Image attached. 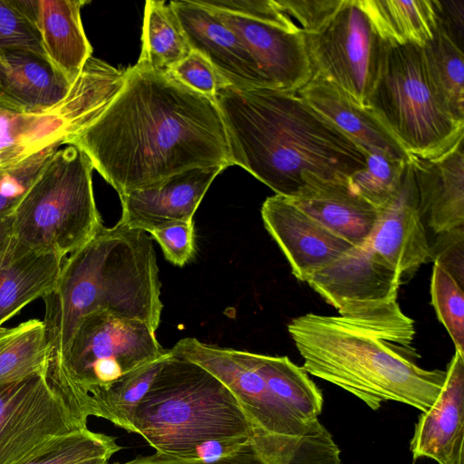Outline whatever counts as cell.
Listing matches in <instances>:
<instances>
[{
	"label": "cell",
	"mask_w": 464,
	"mask_h": 464,
	"mask_svg": "<svg viewBox=\"0 0 464 464\" xmlns=\"http://www.w3.org/2000/svg\"><path fill=\"white\" fill-rule=\"evenodd\" d=\"M63 145L83 151L120 197L188 169L230 166L216 102L169 72L137 64L104 110Z\"/></svg>",
	"instance_id": "cell-1"
},
{
	"label": "cell",
	"mask_w": 464,
	"mask_h": 464,
	"mask_svg": "<svg viewBox=\"0 0 464 464\" xmlns=\"http://www.w3.org/2000/svg\"><path fill=\"white\" fill-rule=\"evenodd\" d=\"M287 330L307 373L352 393L373 411L394 401L425 412L443 387L446 371L416 363L414 322L397 301L353 315L305 314L292 319Z\"/></svg>",
	"instance_id": "cell-2"
},
{
	"label": "cell",
	"mask_w": 464,
	"mask_h": 464,
	"mask_svg": "<svg viewBox=\"0 0 464 464\" xmlns=\"http://www.w3.org/2000/svg\"><path fill=\"white\" fill-rule=\"evenodd\" d=\"M215 102L237 165L276 195L294 198L312 173L348 179L365 167L366 154L297 93L240 88L226 81Z\"/></svg>",
	"instance_id": "cell-3"
},
{
	"label": "cell",
	"mask_w": 464,
	"mask_h": 464,
	"mask_svg": "<svg viewBox=\"0 0 464 464\" xmlns=\"http://www.w3.org/2000/svg\"><path fill=\"white\" fill-rule=\"evenodd\" d=\"M43 299L52 353H62L80 320L97 311L142 321L156 331L163 304L152 237L120 221L102 226L63 262L54 288Z\"/></svg>",
	"instance_id": "cell-4"
},
{
	"label": "cell",
	"mask_w": 464,
	"mask_h": 464,
	"mask_svg": "<svg viewBox=\"0 0 464 464\" xmlns=\"http://www.w3.org/2000/svg\"><path fill=\"white\" fill-rule=\"evenodd\" d=\"M130 428L156 452L184 460H190L205 442L252 440L253 435L232 392L198 364L173 353L135 408Z\"/></svg>",
	"instance_id": "cell-5"
},
{
	"label": "cell",
	"mask_w": 464,
	"mask_h": 464,
	"mask_svg": "<svg viewBox=\"0 0 464 464\" xmlns=\"http://www.w3.org/2000/svg\"><path fill=\"white\" fill-rule=\"evenodd\" d=\"M169 352L148 324L97 311L80 320L62 353H51L46 378L71 409L88 420L115 383Z\"/></svg>",
	"instance_id": "cell-6"
},
{
	"label": "cell",
	"mask_w": 464,
	"mask_h": 464,
	"mask_svg": "<svg viewBox=\"0 0 464 464\" xmlns=\"http://www.w3.org/2000/svg\"><path fill=\"white\" fill-rule=\"evenodd\" d=\"M93 166L73 145L56 150L13 214V236L35 252L63 259L103 226L96 207Z\"/></svg>",
	"instance_id": "cell-7"
},
{
	"label": "cell",
	"mask_w": 464,
	"mask_h": 464,
	"mask_svg": "<svg viewBox=\"0 0 464 464\" xmlns=\"http://www.w3.org/2000/svg\"><path fill=\"white\" fill-rule=\"evenodd\" d=\"M368 106L408 154L435 159L463 142L464 122L438 97L420 46L387 43Z\"/></svg>",
	"instance_id": "cell-8"
},
{
	"label": "cell",
	"mask_w": 464,
	"mask_h": 464,
	"mask_svg": "<svg viewBox=\"0 0 464 464\" xmlns=\"http://www.w3.org/2000/svg\"><path fill=\"white\" fill-rule=\"evenodd\" d=\"M170 350L209 372L236 396L252 426V447L260 464L290 462L312 424L297 420L272 393L256 353L221 348L194 337L179 340Z\"/></svg>",
	"instance_id": "cell-9"
},
{
	"label": "cell",
	"mask_w": 464,
	"mask_h": 464,
	"mask_svg": "<svg viewBox=\"0 0 464 464\" xmlns=\"http://www.w3.org/2000/svg\"><path fill=\"white\" fill-rule=\"evenodd\" d=\"M303 36L313 75L368 106L387 43L375 33L357 0H345L324 27Z\"/></svg>",
	"instance_id": "cell-10"
},
{
	"label": "cell",
	"mask_w": 464,
	"mask_h": 464,
	"mask_svg": "<svg viewBox=\"0 0 464 464\" xmlns=\"http://www.w3.org/2000/svg\"><path fill=\"white\" fill-rule=\"evenodd\" d=\"M87 429L50 385L46 369L0 384V464H21L51 440Z\"/></svg>",
	"instance_id": "cell-11"
},
{
	"label": "cell",
	"mask_w": 464,
	"mask_h": 464,
	"mask_svg": "<svg viewBox=\"0 0 464 464\" xmlns=\"http://www.w3.org/2000/svg\"><path fill=\"white\" fill-rule=\"evenodd\" d=\"M339 314L353 315L397 301L398 272L364 243L310 274L304 280Z\"/></svg>",
	"instance_id": "cell-12"
},
{
	"label": "cell",
	"mask_w": 464,
	"mask_h": 464,
	"mask_svg": "<svg viewBox=\"0 0 464 464\" xmlns=\"http://www.w3.org/2000/svg\"><path fill=\"white\" fill-rule=\"evenodd\" d=\"M192 51L204 56L229 84L271 87L242 39L209 8L195 0L169 2Z\"/></svg>",
	"instance_id": "cell-13"
},
{
	"label": "cell",
	"mask_w": 464,
	"mask_h": 464,
	"mask_svg": "<svg viewBox=\"0 0 464 464\" xmlns=\"http://www.w3.org/2000/svg\"><path fill=\"white\" fill-rule=\"evenodd\" d=\"M264 226L300 281L335 260L352 246L298 208L290 198L268 197L261 208Z\"/></svg>",
	"instance_id": "cell-14"
},
{
	"label": "cell",
	"mask_w": 464,
	"mask_h": 464,
	"mask_svg": "<svg viewBox=\"0 0 464 464\" xmlns=\"http://www.w3.org/2000/svg\"><path fill=\"white\" fill-rule=\"evenodd\" d=\"M365 244L398 272L401 283L430 261V244L408 162L400 189L378 209L377 221Z\"/></svg>",
	"instance_id": "cell-15"
},
{
	"label": "cell",
	"mask_w": 464,
	"mask_h": 464,
	"mask_svg": "<svg viewBox=\"0 0 464 464\" xmlns=\"http://www.w3.org/2000/svg\"><path fill=\"white\" fill-rule=\"evenodd\" d=\"M222 166L195 168L121 196L124 225L150 233L171 223L192 221Z\"/></svg>",
	"instance_id": "cell-16"
},
{
	"label": "cell",
	"mask_w": 464,
	"mask_h": 464,
	"mask_svg": "<svg viewBox=\"0 0 464 464\" xmlns=\"http://www.w3.org/2000/svg\"><path fill=\"white\" fill-rule=\"evenodd\" d=\"M212 11L242 39L271 90L297 93L312 78L302 32L292 33L252 19Z\"/></svg>",
	"instance_id": "cell-17"
},
{
	"label": "cell",
	"mask_w": 464,
	"mask_h": 464,
	"mask_svg": "<svg viewBox=\"0 0 464 464\" xmlns=\"http://www.w3.org/2000/svg\"><path fill=\"white\" fill-rule=\"evenodd\" d=\"M464 355L455 353L440 393L415 424L410 450L413 461L429 458L438 464H464Z\"/></svg>",
	"instance_id": "cell-18"
},
{
	"label": "cell",
	"mask_w": 464,
	"mask_h": 464,
	"mask_svg": "<svg viewBox=\"0 0 464 464\" xmlns=\"http://www.w3.org/2000/svg\"><path fill=\"white\" fill-rule=\"evenodd\" d=\"M72 83L43 54L0 49V109L17 114L46 112L69 94Z\"/></svg>",
	"instance_id": "cell-19"
},
{
	"label": "cell",
	"mask_w": 464,
	"mask_h": 464,
	"mask_svg": "<svg viewBox=\"0 0 464 464\" xmlns=\"http://www.w3.org/2000/svg\"><path fill=\"white\" fill-rule=\"evenodd\" d=\"M421 219L436 235L464 227L463 142L449 152L408 160Z\"/></svg>",
	"instance_id": "cell-20"
},
{
	"label": "cell",
	"mask_w": 464,
	"mask_h": 464,
	"mask_svg": "<svg viewBox=\"0 0 464 464\" xmlns=\"http://www.w3.org/2000/svg\"><path fill=\"white\" fill-rule=\"evenodd\" d=\"M297 94L331 121L366 154L408 160L410 154L369 106L362 105L334 83L313 75Z\"/></svg>",
	"instance_id": "cell-21"
},
{
	"label": "cell",
	"mask_w": 464,
	"mask_h": 464,
	"mask_svg": "<svg viewBox=\"0 0 464 464\" xmlns=\"http://www.w3.org/2000/svg\"><path fill=\"white\" fill-rule=\"evenodd\" d=\"M348 179H327L306 173L303 187L290 199L333 233L357 246L370 237L378 209L351 189Z\"/></svg>",
	"instance_id": "cell-22"
},
{
	"label": "cell",
	"mask_w": 464,
	"mask_h": 464,
	"mask_svg": "<svg viewBox=\"0 0 464 464\" xmlns=\"http://www.w3.org/2000/svg\"><path fill=\"white\" fill-rule=\"evenodd\" d=\"M85 0H34V19L52 64L73 83L92 57L81 10Z\"/></svg>",
	"instance_id": "cell-23"
},
{
	"label": "cell",
	"mask_w": 464,
	"mask_h": 464,
	"mask_svg": "<svg viewBox=\"0 0 464 464\" xmlns=\"http://www.w3.org/2000/svg\"><path fill=\"white\" fill-rule=\"evenodd\" d=\"M63 259L42 254L12 236L0 257V328L55 286Z\"/></svg>",
	"instance_id": "cell-24"
},
{
	"label": "cell",
	"mask_w": 464,
	"mask_h": 464,
	"mask_svg": "<svg viewBox=\"0 0 464 464\" xmlns=\"http://www.w3.org/2000/svg\"><path fill=\"white\" fill-rule=\"evenodd\" d=\"M375 33L386 43L423 47L439 24V0H357Z\"/></svg>",
	"instance_id": "cell-25"
},
{
	"label": "cell",
	"mask_w": 464,
	"mask_h": 464,
	"mask_svg": "<svg viewBox=\"0 0 464 464\" xmlns=\"http://www.w3.org/2000/svg\"><path fill=\"white\" fill-rule=\"evenodd\" d=\"M256 361L269 390L297 420L305 426L318 420L323 394L302 367L287 356L256 353Z\"/></svg>",
	"instance_id": "cell-26"
},
{
	"label": "cell",
	"mask_w": 464,
	"mask_h": 464,
	"mask_svg": "<svg viewBox=\"0 0 464 464\" xmlns=\"http://www.w3.org/2000/svg\"><path fill=\"white\" fill-rule=\"evenodd\" d=\"M141 44L136 64L160 72L170 71L192 51L170 4L165 1L145 3Z\"/></svg>",
	"instance_id": "cell-27"
},
{
	"label": "cell",
	"mask_w": 464,
	"mask_h": 464,
	"mask_svg": "<svg viewBox=\"0 0 464 464\" xmlns=\"http://www.w3.org/2000/svg\"><path fill=\"white\" fill-rule=\"evenodd\" d=\"M429 77L444 107L464 122V63L462 47L439 23L422 47Z\"/></svg>",
	"instance_id": "cell-28"
},
{
	"label": "cell",
	"mask_w": 464,
	"mask_h": 464,
	"mask_svg": "<svg viewBox=\"0 0 464 464\" xmlns=\"http://www.w3.org/2000/svg\"><path fill=\"white\" fill-rule=\"evenodd\" d=\"M50 355L43 321L31 319L14 327H1L0 384L44 371Z\"/></svg>",
	"instance_id": "cell-29"
},
{
	"label": "cell",
	"mask_w": 464,
	"mask_h": 464,
	"mask_svg": "<svg viewBox=\"0 0 464 464\" xmlns=\"http://www.w3.org/2000/svg\"><path fill=\"white\" fill-rule=\"evenodd\" d=\"M169 352L130 373L108 390L97 401L93 416L102 418L130 432L131 415L161 370Z\"/></svg>",
	"instance_id": "cell-30"
},
{
	"label": "cell",
	"mask_w": 464,
	"mask_h": 464,
	"mask_svg": "<svg viewBox=\"0 0 464 464\" xmlns=\"http://www.w3.org/2000/svg\"><path fill=\"white\" fill-rule=\"evenodd\" d=\"M408 160L381 153L368 154L365 167L349 177V186L355 194L379 209L400 189Z\"/></svg>",
	"instance_id": "cell-31"
},
{
	"label": "cell",
	"mask_w": 464,
	"mask_h": 464,
	"mask_svg": "<svg viewBox=\"0 0 464 464\" xmlns=\"http://www.w3.org/2000/svg\"><path fill=\"white\" fill-rule=\"evenodd\" d=\"M121 449L114 437L87 428L51 440L21 464H74L96 456H113Z\"/></svg>",
	"instance_id": "cell-32"
},
{
	"label": "cell",
	"mask_w": 464,
	"mask_h": 464,
	"mask_svg": "<svg viewBox=\"0 0 464 464\" xmlns=\"http://www.w3.org/2000/svg\"><path fill=\"white\" fill-rule=\"evenodd\" d=\"M430 295L437 316L453 341L456 352L464 355L463 287L437 262L432 267Z\"/></svg>",
	"instance_id": "cell-33"
},
{
	"label": "cell",
	"mask_w": 464,
	"mask_h": 464,
	"mask_svg": "<svg viewBox=\"0 0 464 464\" xmlns=\"http://www.w3.org/2000/svg\"><path fill=\"white\" fill-rule=\"evenodd\" d=\"M62 146L51 144L28 157L0 168V219L14 214L42 168Z\"/></svg>",
	"instance_id": "cell-34"
},
{
	"label": "cell",
	"mask_w": 464,
	"mask_h": 464,
	"mask_svg": "<svg viewBox=\"0 0 464 464\" xmlns=\"http://www.w3.org/2000/svg\"><path fill=\"white\" fill-rule=\"evenodd\" d=\"M3 48L27 49L46 56L34 19V0H0Z\"/></svg>",
	"instance_id": "cell-35"
},
{
	"label": "cell",
	"mask_w": 464,
	"mask_h": 464,
	"mask_svg": "<svg viewBox=\"0 0 464 464\" xmlns=\"http://www.w3.org/2000/svg\"><path fill=\"white\" fill-rule=\"evenodd\" d=\"M198 5L216 11L252 19L283 30L301 32L285 12L278 0H195Z\"/></svg>",
	"instance_id": "cell-36"
},
{
	"label": "cell",
	"mask_w": 464,
	"mask_h": 464,
	"mask_svg": "<svg viewBox=\"0 0 464 464\" xmlns=\"http://www.w3.org/2000/svg\"><path fill=\"white\" fill-rule=\"evenodd\" d=\"M169 72L184 85L213 101L218 87L225 82L211 63L196 51H191Z\"/></svg>",
	"instance_id": "cell-37"
},
{
	"label": "cell",
	"mask_w": 464,
	"mask_h": 464,
	"mask_svg": "<svg viewBox=\"0 0 464 464\" xmlns=\"http://www.w3.org/2000/svg\"><path fill=\"white\" fill-rule=\"evenodd\" d=\"M160 246L165 257L178 266H183L195 253V229L192 221L175 222L150 232Z\"/></svg>",
	"instance_id": "cell-38"
},
{
	"label": "cell",
	"mask_w": 464,
	"mask_h": 464,
	"mask_svg": "<svg viewBox=\"0 0 464 464\" xmlns=\"http://www.w3.org/2000/svg\"><path fill=\"white\" fill-rule=\"evenodd\" d=\"M285 12L299 23L304 34L320 31L343 5L345 0H278Z\"/></svg>",
	"instance_id": "cell-39"
},
{
	"label": "cell",
	"mask_w": 464,
	"mask_h": 464,
	"mask_svg": "<svg viewBox=\"0 0 464 464\" xmlns=\"http://www.w3.org/2000/svg\"><path fill=\"white\" fill-rule=\"evenodd\" d=\"M464 227L437 234L436 242L430 245V261L437 262L456 281L464 285Z\"/></svg>",
	"instance_id": "cell-40"
},
{
	"label": "cell",
	"mask_w": 464,
	"mask_h": 464,
	"mask_svg": "<svg viewBox=\"0 0 464 464\" xmlns=\"http://www.w3.org/2000/svg\"><path fill=\"white\" fill-rule=\"evenodd\" d=\"M112 464H260V462L256 458H253L245 460L205 463L201 461L184 460L155 452L150 455L138 456L125 462H114Z\"/></svg>",
	"instance_id": "cell-41"
},
{
	"label": "cell",
	"mask_w": 464,
	"mask_h": 464,
	"mask_svg": "<svg viewBox=\"0 0 464 464\" xmlns=\"http://www.w3.org/2000/svg\"><path fill=\"white\" fill-rule=\"evenodd\" d=\"M39 150H34L26 146L2 148L0 149V168L19 161Z\"/></svg>",
	"instance_id": "cell-42"
},
{
	"label": "cell",
	"mask_w": 464,
	"mask_h": 464,
	"mask_svg": "<svg viewBox=\"0 0 464 464\" xmlns=\"http://www.w3.org/2000/svg\"><path fill=\"white\" fill-rule=\"evenodd\" d=\"M13 236V215L0 219V257Z\"/></svg>",
	"instance_id": "cell-43"
},
{
	"label": "cell",
	"mask_w": 464,
	"mask_h": 464,
	"mask_svg": "<svg viewBox=\"0 0 464 464\" xmlns=\"http://www.w3.org/2000/svg\"><path fill=\"white\" fill-rule=\"evenodd\" d=\"M111 455H101L79 461L74 464H108Z\"/></svg>",
	"instance_id": "cell-44"
}]
</instances>
